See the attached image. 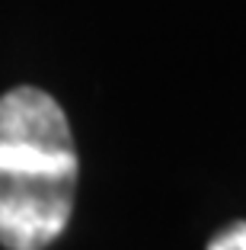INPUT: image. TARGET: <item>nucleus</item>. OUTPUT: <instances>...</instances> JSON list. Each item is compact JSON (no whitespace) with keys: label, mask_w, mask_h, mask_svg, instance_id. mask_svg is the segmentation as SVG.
Segmentation results:
<instances>
[{"label":"nucleus","mask_w":246,"mask_h":250,"mask_svg":"<svg viewBox=\"0 0 246 250\" xmlns=\"http://www.w3.org/2000/svg\"><path fill=\"white\" fill-rule=\"evenodd\" d=\"M205 250H246V221H230L211 237Z\"/></svg>","instance_id":"obj_2"},{"label":"nucleus","mask_w":246,"mask_h":250,"mask_svg":"<svg viewBox=\"0 0 246 250\" xmlns=\"http://www.w3.org/2000/svg\"><path fill=\"white\" fill-rule=\"evenodd\" d=\"M80 157L61 103L38 87L0 96V244L45 250L64 234Z\"/></svg>","instance_id":"obj_1"}]
</instances>
